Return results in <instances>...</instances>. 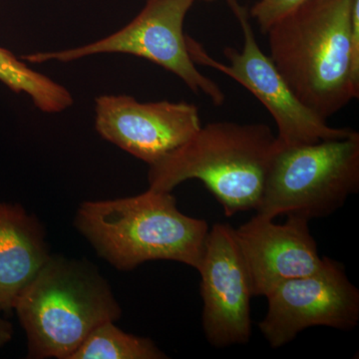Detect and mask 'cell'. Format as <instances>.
<instances>
[{"label": "cell", "mask_w": 359, "mask_h": 359, "mask_svg": "<svg viewBox=\"0 0 359 359\" xmlns=\"http://www.w3.org/2000/svg\"><path fill=\"white\" fill-rule=\"evenodd\" d=\"M354 0H309L269 28V58L304 105L327 120L358 99L351 79Z\"/></svg>", "instance_id": "1"}, {"label": "cell", "mask_w": 359, "mask_h": 359, "mask_svg": "<svg viewBox=\"0 0 359 359\" xmlns=\"http://www.w3.org/2000/svg\"><path fill=\"white\" fill-rule=\"evenodd\" d=\"M75 226L97 255L119 271L151 261L199 269L209 224L177 208L172 192L148 189L133 197L80 205Z\"/></svg>", "instance_id": "2"}, {"label": "cell", "mask_w": 359, "mask_h": 359, "mask_svg": "<svg viewBox=\"0 0 359 359\" xmlns=\"http://www.w3.org/2000/svg\"><path fill=\"white\" fill-rule=\"evenodd\" d=\"M276 144V135L264 123H209L149 166V189L172 192L188 180H199L226 217L256 211Z\"/></svg>", "instance_id": "3"}, {"label": "cell", "mask_w": 359, "mask_h": 359, "mask_svg": "<svg viewBox=\"0 0 359 359\" xmlns=\"http://www.w3.org/2000/svg\"><path fill=\"white\" fill-rule=\"evenodd\" d=\"M13 311L33 359H70L96 327L122 314L109 283L94 264L52 255Z\"/></svg>", "instance_id": "4"}, {"label": "cell", "mask_w": 359, "mask_h": 359, "mask_svg": "<svg viewBox=\"0 0 359 359\" xmlns=\"http://www.w3.org/2000/svg\"><path fill=\"white\" fill-rule=\"evenodd\" d=\"M359 190V133L306 145L278 140L257 215L325 218Z\"/></svg>", "instance_id": "5"}, {"label": "cell", "mask_w": 359, "mask_h": 359, "mask_svg": "<svg viewBox=\"0 0 359 359\" xmlns=\"http://www.w3.org/2000/svg\"><path fill=\"white\" fill-rule=\"evenodd\" d=\"M195 0H146L131 22L108 36L67 50L35 52L23 56L29 63H67L97 54H130L146 59L179 77L193 93L205 94L215 106L226 96L205 76L189 54L184 21Z\"/></svg>", "instance_id": "6"}, {"label": "cell", "mask_w": 359, "mask_h": 359, "mask_svg": "<svg viewBox=\"0 0 359 359\" xmlns=\"http://www.w3.org/2000/svg\"><path fill=\"white\" fill-rule=\"evenodd\" d=\"M228 2L242 29V49L224 47V55L229 61V65H224L212 58L199 42L187 35V47L194 62L224 73L256 97L276 122V138L283 145H306L351 136L355 130L330 126L327 120L299 100L271 59L257 44L249 11L237 0Z\"/></svg>", "instance_id": "7"}, {"label": "cell", "mask_w": 359, "mask_h": 359, "mask_svg": "<svg viewBox=\"0 0 359 359\" xmlns=\"http://www.w3.org/2000/svg\"><path fill=\"white\" fill-rule=\"evenodd\" d=\"M266 297L268 311L257 325L273 348L290 344L306 328L351 330L359 321V290L344 264L330 257H325L316 273L285 280Z\"/></svg>", "instance_id": "8"}, {"label": "cell", "mask_w": 359, "mask_h": 359, "mask_svg": "<svg viewBox=\"0 0 359 359\" xmlns=\"http://www.w3.org/2000/svg\"><path fill=\"white\" fill-rule=\"evenodd\" d=\"M203 299L202 327L217 348L245 344L252 337L249 276L228 224H215L205 241L199 269Z\"/></svg>", "instance_id": "9"}, {"label": "cell", "mask_w": 359, "mask_h": 359, "mask_svg": "<svg viewBox=\"0 0 359 359\" xmlns=\"http://www.w3.org/2000/svg\"><path fill=\"white\" fill-rule=\"evenodd\" d=\"M201 127L195 104L142 103L128 95L95 99L97 133L149 166L186 143Z\"/></svg>", "instance_id": "10"}, {"label": "cell", "mask_w": 359, "mask_h": 359, "mask_svg": "<svg viewBox=\"0 0 359 359\" xmlns=\"http://www.w3.org/2000/svg\"><path fill=\"white\" fill-rule=\"evenodd\" d=\"M285 224L255 215L235 229L252 297H264L285 280L316 273L325 263L309 230V219L287 216Z\"/></svg>", "instance_id": "11"}, {"label": "cell", "mask_w": 359, "mask_h": 359, "mask_svg": "<svg viewBox=\"0 0 359 359\" xmlns=\"http://www.w3.org/2000/svg\"><path fill=\"white\" fill-rule=\"evenodd\" d=\"M51 254L41 223L18 204H0V311H13Z\"/></svg>", "instance_id": "12"}, {"label": "cell", "mask_w": 359, "mask_h": 359, "mask_svg": "<svg viewBox=\"0 0 359 359\" xmlns=\"http://www.w3.org/2000/svg\"><path fill=\"white\" fill-rule=\"evenodd\" d=\"M0 82L15 93H25L35 107L46 114H58L74 103L72 94L63 85L29 66L0 47Z\"/></svg>", "instance_id": "13"}, {"label": "cell", "mask_w": 359, "mask_h": 359, "mask_svg": "<svg viewBox=\"0 0 359 359\" xmlns=\"http://www.w3.org/2000/svg\"><path fill=\"white\" fill-rule=\"evenodd\" d=\"M152 339L127 334L108 321L96 327L70 359H165Z\"/></svg>", "instance_id": "14"}, {"label": "cell", "mask_w": 359, "mask_h": 359, "mask_svg": "<svg viewBox=\"0 0 359 359\" xmlns=\"http://www.w3.org/2000/svg\"><path fill=\"white\" fill-rule=\"evenodd\" d=\"M309 0H259L250 11V18H254L263 34L276 21L299 8Z\"/></svg>", "instance_id": "15"}, {"label": "cell", "mask_w": 359, "mask_h": 359, "mask_svg": "<svg viewBox=\"0 0 359 359\" xmlns=\"http://www.w3.org/2000/svg\"><path fill=\"white\" fill-rule=\"evenodd\" d=\"M351 79L359 90V0H354L351 9Z\"/></svg>", "instance_id": "16"}, {"label": "cell", "mask_w": 359, "mask_h": 359, "mask_svg": "<svg viewBox=\"0 0 359 359\" xmlns=\"http://www.w3.org/2000/svg\"><path fill=\"white\" fill-rule=\"evenodd\" d=\"M0 311V347L6 346L7 342L13 339V327L9 321L2 318Z\"/></svg>", "instance_id": "17"}, {"label": "cell", "mask_w": 359, "mask_h": 359, "mask_svg": "<svg viewBox=\"0 0 359 359\" xmlns=\"http://www.w3.org/2000/svg\"><path fill=\"white\" fill-rule=\"evenodd\" d=\"M196 1H205V2H212V1H216V0H195Z\"/></svg>", "instance_id": "18"}]
</instances>
